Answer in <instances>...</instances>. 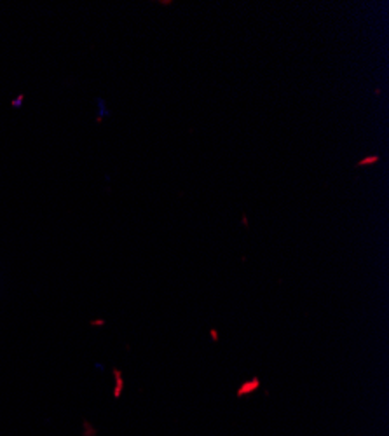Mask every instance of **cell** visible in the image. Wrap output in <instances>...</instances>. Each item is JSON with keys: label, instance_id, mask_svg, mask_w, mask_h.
<instances>
[{"label": "cell", "instance_id": "obj_1", "mask_svg": "<svg viewBox=\"0 0 389 436\" xmlns=\"http://www.w3.org/2000/svg\"><path fill=\"white\" fill-rule=\"evenodd\" d=\"M259 388H260V379L253 377V379H250V381L243 382V384L238 388V391H236V395H238V398H245V396L253 395Z\"/></svg>", "mask_w": 389, "mask_h": 436}, {"label": "cell", "instance_id": "obj_2", "mask_svg": "<svg viewBox=\"0 0 389 436\" xmlns=\"http://www.w3.org/2000/svg\"><path fill=\"white\" fill-rule=\"evenodd\" d=\"M379 162V155H370V157H365L358 162V166H370V164H377Z\"/></svg>", "mask_w": 389, "mask_h": 436}, {"label": "cell", "instance_id": "obj_3", "mask_svg": "<svg viewBox=\"0 0 389 436\" xmlns=\"http://www.w3.org/2000/svg\"><path fill=\"white\" fill-rule=\"evenodd\" d=\"M115 375H117V388H115L114 395H115V398H119V395H121V391H122V388H124V384H122L121 372H117V370H115Z\"/></svg>", "mask_w": 389, "mask_h": 436}, {"label": "cell", "instance_id": "obj_4", "mask_svg": "<svg viewBox=\"0 0 389 436\" xmlns=\"http://www.w3.org/2000/svg\"><path fill=\"white\" fill-rule=\"evenodd\" d=\"M210 337L211 339H213V342H218V332L215 328H211L210 330Z\"/></svg>", "mask_w": 389, "mask_h": 436}]
</instances>
